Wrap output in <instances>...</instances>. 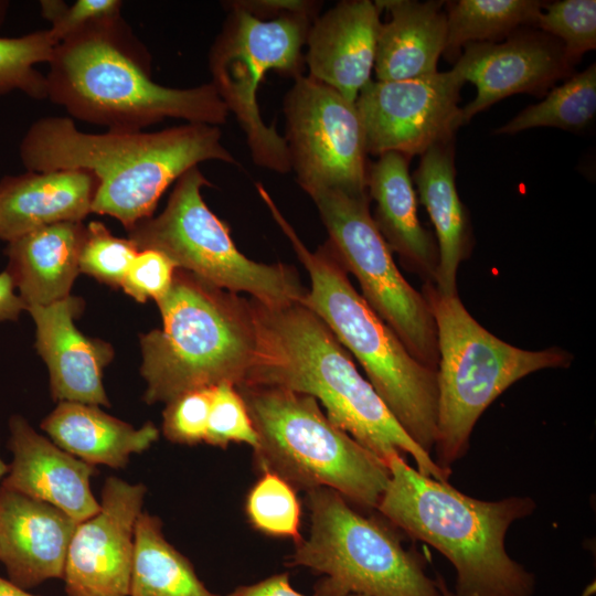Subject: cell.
<instances>
[{
  "instance_id": "30",
  "label": "cell",
  "mask_w": 596,
  "mask_h": 596,
  "mask_svg": "<svg viewBox=\"0 0 596 596\" xmlns=\"http://www.w3.org/2000/svg\"><path fill=\"white\" fill-rule=\"evenodd\" d=\"M55 46L49 29L0 36V95L20 91L34 99L47 98L46 76L35 65L49 63Z\"/></svg>"
},
{
  "instance_id": "22",
  "label": "cell",
  "mask_w": 596,
  "mask_h": 596,
  "mask_svg": "<svg viewBox=\"0 0 596 596\" xmlns=\"http://www.w3.org/2000/svg\"><path fill=\"white\" fill-rule=\"evenodd\" d=\"M409 159L385 152L369 163L366 190L375 203V225L402 264L425 283H435L438 269L437 242L417 215V198L409 174Z\"/></svg>"
},
{
  "instance_id": "23",
  "label": "cell",
  "mask_w": 596,
  "mask_h": 596,
  "mask_svg": "<svg viewBox=\"0 0 596 596\" xmlns=\"http://www.w3.org/2000/svg\"><path fill=\"white\" fill-rule=\"evenodd\" d=\"M390 19L381 23L374 72L376 81H405L432 75L444 54L447 18L444 1L380 0Z\"/></svg>"
},
{
  "instance_id": "16",
  "label": "cell",
  "mask_w": 596,
  "mask_h": 596,
  "mask_svg": "<svg viewBox=\"0 0 596 596\" xmlns=\"http://www.w3.org/2000/svg\"><path fill=\"white\" fill-rule=\"evenodd\" d=\"M454 67L471 82L476 97L461 108L462 123L514 94L542 96L567 77L574 64L563 45L543 32H514L505 41L470 43Z\"/></svg>"
},
{
  "instance_id": "8",
  "label": "cell",
  "mask_w": 596,
  "mask_h": 596,
  "mask_svg": "<svg viewBox=\"0 0 596 596\" xmlns=\"http://www.w3.org/2000/svg\"><path fill=\"white\" fill-rule=\"evenodd\" d=\"M421 292L434 317L438 344L434 461L451 471L467 454L477 421L500 394L533 372L570 366L573 355L558 347L517 348L483 328L458 295L441 294L433 283H424Z\"/></svg>"
},
{
  "instance_id": "14",
  "label": "cell",
  "mask_w": 596,
  "mask_h": 596,
  "mask_svg": "<svg viewBox=\"0 0 596 596\" xmlns=\"http://www.w3.org/2000/svg\"><path fill=\"white\" fill-rule=\"evenodd\" d=\"M464 84L455 67L405 81H370L355 100L368 155L394 151L412 158L454 141L464 125Z\"/></svg>"
},
{
  "instance_id": "45",
  "label": "cell",
  "mask_w": 596,
  "mask_h": 596,
  "mask_svg": "<svg viewBox=\"0 0 596 596\" xmlns=\"http://www.w3.org/2000/svg\"><path fill=\"white\" fill-rule=\"evenodd\" d=\"M348 596H368V595H363V594H350Z\"/></svg>"
},
{
  "instance_id": "15",
  "label": "cell",
  "mask_w": 596,
  "mask_h": 596,
  "mask_svg": "<svg viewBox=\"0 0 596 596\" xmlns=\"http://www.w3.org/2000/svg\"><path fill=\"white\" fill-rule=\"evenodd\" d=\"M147 488L108 477L98 511L78 522L63 579L67 596H129L135 526Z\"/></svg>"
},
{
  "instance_id": "26",
  "label": "cell",
  "mask_w": 596,
  "mask_h": 596,
  "mask_svg": "<svg viewBox=\"0 0 596 596\" xmlns=\"http://www.w3.org/2000/svg\"><path fill=\"white\" fill-rule=\"evenodd\" d=\"M41 428L74 457L114 469L125 468L130 455L146 451L159 438V429L151 422L136 429L96 405L77 402H58Z\"/></svg>"
},
{
  "instance_id": "27",
  "label": "cell",
  "mask_w": 596,
  "mask_h": 596,
  "mask_svg": "<svg viewBox=\"0 0 596 596\" xmlns=\"http://www.w3.org/2000/svg\"><path fill=\"white\" fill-rule=\"evenodd\" d=\"M129 596H220L163 535L161 520L141 512L135 526Z\"/></svg>"
},
{
  "instance_id": "34",
  "label": "cell",
  "mask_w": 596,
  "mask_h": 596,
  "mask_svg": "<svg viewBox=\"0 0 596 596\" xmlns=\"http://www.w3.org/2000/svg\"><path fill=\"white\" fill-rule=\"evenodd\" d=\"M204 443L226 448L232 443L257 445L247 407L236 386L222 382L212 387V402Z\"/></svg>"
},
{
  "instance_id": "33",
  "label": "cell",
  "mask_w": 596,
  "mask_h": 596,
  "mask_svg": "<svg viewBox=\"0 0 596 596\" xmlns=\"http://www.w3.org/2000/svg\"><path fill=\"white\" fill-rule=\"evenodd\" d=\"M139 249L130 238L114 236L104 223L86 228L79 252V272L113 287H120Z\"/></svg>"
},
{
  "instance_id": "42",
  "label": "cell",
  "mask_w": 596,
  "mask_h": 596,
  "mask_svg": "<svg viewBox=\"0 0 596 596\" xmlns=\"http://www.w3.org/2000/svg\"><path fill=\"white\" fill-rule=\"evenodd\" d=\"M436 583L440 589L441 596H456L454 592L449 590L444 577L439 574L436 575Z\"/></svg>"
},
{
  "instance_id": "18",
  "label": "cell",
  "mask_w": 596,
  "mask_h": 596,
  "mask_svg": "<svg viewBox=\"0 0 596 596\" xmlns=\"http://www.w3.org/2000/svg\"><path fill=\"white\" fill-rule=\"evenodd\" d=\"M382 10L370 0H344L311 23L305 64L309 77L355 103L371 81Z\"/></svg>"
},
{
  "instance_id": "31",
  "label": "cell",
  "mask_w": 596,
  "mask_h": 596,
  "mask_svg": "<svg viewBox=\"0 0 596 596\" xmlns=\"http://www.w3.org/2000/svg\"><path fill=\"white\" fill-rule=\"evenodd\" d=\"M245 513L251 525L266 535L290 538L295 543L302 539L296 489L275 473L262 472L246 496Z\"/></svg>"
},
{
  "instance_id": "11",
  "label": "cell",
  "mask_w": 596,
  "mask_h": 596,
  "mask_svg": "<svg viewBox=\"0 0 596 596\" xmlns=\"http://www.w3.org/2000/svg\"><path fill=\"white\" fill-rule=\"evenodd\" d=\"M226 7L230 11L209 52L211 83L244 131L254 163L288 173L291 162L286 140L275 126L264 123L257 92L269 71L292 78L302 74V46L319 14L286 13L265 20L231 1Z\"/></svg>"
},
{
  "instance_id": "12",
  "label": "cell",
  "mask_w": 596,
  "mask_h": 596,
  "mask_svg": "<svg viewBox=\"0 0 596 596\" xmlns=\"http://www.w3.org/2000/svg\"><path fill=\"white\" fill-rule=\"evenodd\" d=\"M344 269L360 284L362 298L425 366L438 365L437 331L429 306L398 270L374 223L368 192L324 190L310 195Z\"/></svg>"
},
{
  "instance_id": "35",
  "label": "cell",
  "mask_w": 596,
  "mask_h": 596,
  "mask_svg": "<svg viewBox=\"0 0 596 596\" xmlns=\"http://www.w3.org/2000/svg\"><path fill=\"white\" fill-rule=\"evenodd\" d=\"M212 387L188 391L167 403L162 413V433L168 440L182 445L205 440Z\"/></svg>"
},
{
  "instance_id": "17",
  "label": "cell",
  "mask_w": 596,
  "mask_h": 596,
  "mask_svg": "<svg viewBox=\"0 0 596 596\" xmlns=\"http://www.w3.org/2000/svg\"><path fill=\"white\" fill-rule=\"evenodd\" d=\"M77 523L50 503L0 486V562L8 579L30 589L62 578Z\"/></svg>"
},
{
  "instance_id": "40",
  "label": "cell",
  "mask_w": 596,
  "mask_h": 596,
  "mask_svg": "<svg viewBox=\"0 0 596 596\" xmlns=\"http://www.w3.org/2000/svg\"><path fill=\"white\" fill-rule=\"evenodd\" d=\"M26 306L18 294L7 270L0 273V321L18 320Z\"/></svg>"
},
{
  "instance_id": "3",
  "label": "cell",
  "mask_w": 596,
  "mask_h": 596,
  "mask_svg": "<svg viewBox=\"0 0 596 596\" xmlns=\"http://www.w3.org/2000/svg\"><path fill=\"white\" fill-rule=\"evenodd\" d=\"M146 46L118 17L58 43L49 62L47 98L75 119L139 131L166 118L213 126L230 111L212 83L172 88L152 81Z\"/></svg>"
},
{
  "instance_id": "1",
  "label": "cell",
  "mask_w": 596,
  "mask_h": 596,
  "mask_svg": "<svg viewBox=\"0 0 596 596\" xmlns=\"http://www.w3.org/2000/svg\"><path fill=\"white\" fill-rule=\"evenodd\" d=\"M249 304L256 342L244 383L309 395L321 403L332 424L386 465L407 454L419 473L448 481L451 471L441 469L407 435L318 315L300 301Z\"/></svg>"
},
{
  "instance_id": "21",
  "label": "cell",
  "mask_w": 596,
  "mask_h": 596,
  "mask_svg": "<svg viewBox=\"0 0 596 596\" xmlns=\"http://www.w3.org/2000/svg\"><path fill=\"white\" fill-rule=\"evenodd\" d=\"M98 182L79 169L26 171L0 180V240L7 243L34 230L82 222L89 213Z\"/></svg>"
},
{
  "instance_id": "28",
  "label": "cell",
  "mask_w": 596,
  "mask_h": 596,
  "mask_svg": "<svg viewBox=\"0 0 596 596\" xmlns=\"http://www.w3.org/2000/svg\"><path fill=\"white\" fill-rule=\"evenodd\" d=\"M444 54L457 61L462 46L497 42L524 26H534L544 7L538 0H458L446 2Z\"/></svg>"
},
{
  "instance_id": "37",
  "label": "cell",
  "mask_w": 596,
  "mask_h": 596,
  "mask_svg": "<svg viewBox=\"0 0 596 596\" xmlns=\"http://www.w3.org/2000/svg\"><path fill=\"white\" fill-rule=\"evenodd\" d=\"M177 269L175 264L164 254L142 249L130 264L120 287L136 301L153 299L158 302L170 290Z\"/></svg>"
},
{
  "instance_id": "10",
  "label": "cell",
  "mask_w": 596,
  "mask_h": 596,
  "mask_svg": "<svg viewBox=\"0 0 596 596\" xmlns=\"http://www.w3.org/2000/svg\"><path fill=\"white\" fill-rule=\"evenodd\" d=\"M209 185L199 167L191 168L175 181L164 210L138 222L128 238L223 290L246 292L268 306L300 301L307 290L294 267L257 263L237 249L228 225L203 200L202 188Z\"/></svg>"
},
{
  "instance_id": "25",
  "label": "cell",
  "mask_w": 596,
  "mask_h": 596,
  "mask_svg": "<svg viewBox=\"0 0 596 596\" xmlns=\"http://www.w3.org/2000/svg\"><path fill=\"white\" fill-rule=\"evenodd\" d=\"M412 180L435 227L439 260L434 285L441 294L458 295L457 272L471 253L472 230L456 188L454 141L424 152Z\"/></svg>"
},
{
  "instance_id": "6",
  "label": "cell",
  "mask_w": 596,
  "mask_h": 596,
  "mask_svg": "<svg viewBox=\"0 0 596 596\" xmlns=\"http://www.w3.org/2000/svg\"><path fill=\"white\" fill-rule=\"evenodd\" d=\"M162 329L140 338L147 404L222 382H245L255 351L249 300L178 268L157 302Z\"/></svg>"
},
{
  "instance_id": "32",
  "label": "cell",
  "mask_w": 596,
  "mask_h": 596,
  "mask_svg": "<svg viewBox=\"0 0 596 596\" xmlns=\"http://www.w3.org/2000/svg\"><path fill=\"white\" fill-rule=\"evenodd\" d=\"M534 28L560 41L575 65L583 54L596 49V1L562 0L544 4Z\"/></svg>"
},
{
  "instance_id": "29",
  "label": "cell",
  "mask_w": 596,
  "mask_h": 596,
  "mask_svg": "<svg viewBox=\"0 0 596 596\" xmlns=\"http://www.w3.org/2000/svg\"><path fill=\"white\" fill-rule=\"evenodd\" d=\"M595 114L596 65L593 63L563 84L552 87L544 99L525 107L494 134L513 135L539 127L581 131L589 126Z\"/></svg>"
},
{
  "instance_id": "9",
  "label": "cell",
  "mask_w": 596,
  "mask_h": 596,
  "mask_svg": "<svg viewBox=\"0 0 596 596\" xmlns=\"http://www.w3.org/2000/svg\"><path fill=\"white\" fill-rule=\"evenodd\" d=\"M306 493L310 533L296 543L288 565L324 575L313 596H441L425 562L389 525L356 512L329 488Z\"/></svg>"
},
{
  "instance_id": "36",
  "label": "cell",
  "mask_w": 596,
  "mask_h": 596,
  "mask_svg": "<svg viewBox=\"0 0 596 596\" xmlns=\"http://www.w3.org/2000/svg\"><path fill=\"white\" fill-rule=\"evenodd\" d=\"M41 14L51 22L49 32L56 45L82 30L106 20L121 17L120 0L40 1Z\"/></svg>"
},
{
  "instance_id": "4",
  "label": "cell",
  "mask_w": 596,
  "mask_h": 596,
  "mask_svg": "<svg viewBox=\"0 0 596 596\" xmlns=\"http://www.w3.org/2000/svg\"><path fill=\"white\" fill-rule=\"evenodd\" d=\"M387 466L390 480L376 509L450 561L456 596H533L535 576L509 556L504 544L510 525L534 511L533 499L480 500L419 473L403 457Z\"/></svg>"
},
{
  "instance_id": "19",
  "label": "cell",
  "mask_w": 596,
  "mask_h": 596,
  "mask_svg": "<svg viewBox=\"0 0 596 596\" xmlns=\"http://www.w3.org/2000/svg\"><path fill=\"white\" fill-rule=\"evenodd\" d=\"M83 300L67 296L47 306L26 308L36 326L35 347L47 365L52 397L109 406L103 385V370L111 361L110 344L85 337L74 319Z\"/></svg>"
},
{
  "instance_id": "7",
  "label": "cell",
  "mask_w": 596,
  "mask_h": 596,
  "mask_svg": "<svg viewBox=\"0 0 596 596\" xmlns=\"http://www.w3.org/2000/svg\"><path fill=\"white\" fill-rule=\"evenodd\" d=\"M257 435L255 466L295 489L329 488L345 500L376 509L389 466L332 424L313 397L290 390L240 384Z\"/></svg>"
},
{
  "instance_id": "13",
  "label": "cell",
  "mask_w": 596,
  "mask_h": 596,
  "mask_svg": "<svg viewBox=\"0 0 596 596\" xmlns=\"http://www.w3.org/2000/svg\"><path fill=\"white\" fill-rule=\"evenodd\" d=\"M284 113L291 171L307 194L368 192L365 135L355 103L301 74L285 96Z\"/></svg>"
},
{
  "instance_id": "5",
  "label": "cell",
  "mask_w": 596,
  "mask_h": 596,
  "mask_svg": "<svg viewBox=\"0 0 596 596\" xmlns=\"http://www.w3.org/2000/svg\"><path fill=\"white\" fill-rule=\"evenodd\" d=\"M257 192L310 277L300 302L318 315L364 369L370 384L426 453L437 429V371L418 362L354 289L329 242L311 252L262 183Z\"/></svg>"
},
{
  "instance_id": "24",
  "label": "cell",
  "mask_w": 596,
  "mask_h": 596,
  "mask_svg": "<svg viewBox=\"0 0 596 596\" xmlns=\"http://www.w3.org/2000/svg\"><path fill=\"white\" fill-rule=\"evenodd\" d=\"M85 228L82 222H62L8 243L7 272L26 308L47 306L70 296L79 273Z\"/></svg>"
},
{
  "instance_id": "39",
  "label": "cell",
  "mask_w": 596,
  "mask_h": 596,
  "mask_svg": "<svg viewBox=\"0 0 596 596\" xmlns=\"http://www.w3.org/2000/svg\"><path fill=\"white\" fill-rule=\"evenodd\" d=\"M227 596H306L295 589L288 573L276 574L251 585L235 588Z\"/></svg>"
},
{
  "instance_id": "44",
  "label": "cell",
  "mask_w": 596,
  "mask_h": 596,
  "mask_svg": "<svg viewBox=\"0 0 596 596\" xmlns=\"http://www.w3.org/2000/svg\"><path fill=\"white\" fill-rule=\"evenodd\" d=\"M8 471V466L0 459V478Z\"/></svg>"
},
{
  "instance_id": "43",
  "label": "cell",
  "mask_w": 596,
  "mask_h": 596,
  "mask_svg": "<svg viewBox=\"0 0 596 596\" xmlns=\"http://www.w3.org/2000/svg\"><path fill=\"white\" fill-rule=\"evenodd\" d=\"M9 8V2L0 0V26L3 24L7 12Z\"/></svg>"
},
{
  "instance_id": "2",
  "label": "cell",
  "mask_w": 596,
  "mask_h": 596,
  "mask_svg": "<svg viewBox=\"0 0 596 596\" xmlns=\"http://www.w3.org/2000/svg\"><path fill=\"white\" fill-rule=\"evenodd\" d=\"M19 156L26 171L92 173L98 182L92 212L115 217L127 231L151 217L163 192L191 168L207 160L238 164L222 143L219 126L187 123L152 132L89 134L61 116L35 120Z\"/></svg>"
},
{
  "instance_id": "41",
  "label": "cell",
  "mask_w": 596,
  "mask_h": 596,
  "mask_svg": "<svg viewBox=\"0 0 596 596\" xmlns=\"http://www.w3.org/2000/svg\"><path fill=\"white\" fill-rule=\"evenodd\" d=\"M0 596H36L0 576Z\"/></svg>"
},
{
  "instance_id": "38",
  "label": "cell",
  "mask_w": 596,
  "mask_h": 596,
  "mask_svg": "<svg viewBox=\"0 0 596 596\" xmlns=\"http://www.w3.org/2000/svg\"><path fill=\"white\" fill-rule=\"evenodd\" d=\"M236 7L257 18H276L286 13H310L318 15L320 4L306 0H243L231 1Z\"/></svg>"
},
{
  "instance_id": "20",
  "label": "cell",
  "mask_w": 596,
  "mask_h": 596,
  "mask_svg": "<svg viewBox=\"0 0 596 596\" xmlns=\"http://www.w3.org/2000/svg\"><path fill=\"white\" fill-rule=\"evenodd\" d=\"M9 428L12 461L1 486L50 503L76 522L98 511L99 502L91 490L95 466L38 434L20 415L10 418Z\"/></svg>"
}]
</instances>
